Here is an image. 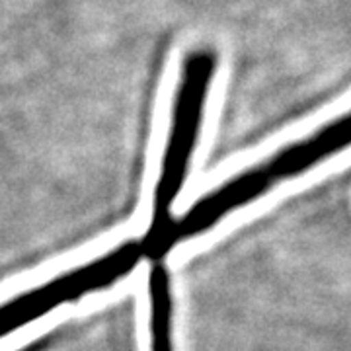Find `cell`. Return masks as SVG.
Masks as SVG:
<instances>
[{
  "label": "cell",
  "instance_id": "5",
  "mask_svg": "<svg viewBox=\"0 0 351 351\" xmlns=\"http://www.w3.org/2000/svg\"><path fill=\"white\" fill-rule=\"evenodd\" d=\"M151 299V348L152 351H174L172 341V283L170 274L162 263H154L149 276Z\"/></svg>",
  "mask_w": 351,
  "mask_h": 351
},
{
  "label": "cell",
  "instance_id": "4",
  "mask_svg": "<svg viewBox=\"0 0 351 351\" xmlns=\"http://www.w3.org/2000/svg\"><path fill=\"white\" fill-rule=\"evenodd\" d=\"M348 147H351V112L318 129L311 137L289 145L263 164L277 184L308 172L316 164L324 162Z\"/></svg>",
  "mask_w": 351,
  "mask_h": 351
},
{
  "label": "cell",
  "instance_id": "3",
  "mask_svg": "<svg viewBox=\"0 0 351 351\" xmlns=\"http://www.w3.org/2000/svg\"><path fill=\"white\" fill-rule=\"evenodd\" d=\"M274 186L276 180L271 178L265 164L254 166L250 170H244L239 176L230 178L223 186L195 201L188 213H184L180 219H172L164 237V254L168 256L178 244L211 230L226 215L260 199Z\"/></svg>",
  "mask_w": 351,
  "mask_h": 351
},
{
  "label": "cell",
  "instance_id": "2",
  "mask_svg": "<svg viewBox=\"0 0 351 351\" xmlns=\"http://www.w3.org/2000/svg\"><path fill=\"white\" fill-rule=\"evenodd\" d=\"M145 258L141 240H127L94 262L84 263L57 279L14 297L0 304V338L16 332L64 302L78 301L80 297L110 287L121 277L131 274Z\"/></svg>",
  "mask_w": 351,
  "mask_h": 351
},
{
  "label": "cell",
  "instance_id": "1",
  "mask_svg": "<svg viewBox=\"0 0 351 351\" xmlns=\"http://www.w3.org/2000/svg\"><path fill=\"white\" fill-rule=\"evenodd\" d=\"M217 53L209 47L189 51L182 64V75L176 88L172 121L168 143L162 156V168L154 189L152 221L147 234L141 240L143 254L152 262L160 263L164 254V237L172 223V205L184 188L189 162L199 138L205 104L211 90V82L217 73Z\"/></svg>",
  "mask_w": 351,
  "mask_h": 351
}]
</instances>
